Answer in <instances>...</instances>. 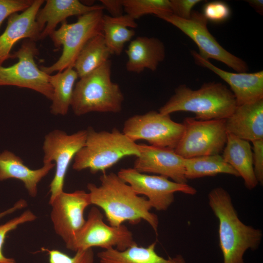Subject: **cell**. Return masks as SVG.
<instances>
[{
    "mask_svg": "<svg viewBox=\"0 0 263 263\" xmlns=\"http://www.w3.org/2000/svg\"><path fill=\"white\" fill-rule=\"evenodd\" d=\"M100 185L88 183L87 186L91 204L104 211L110 225L119 226L128 221L135 225L147 222L157 235L158 216L145 197L140 196L117 174L105 172L99 178Z\"/></svg>",
    "mask_w": 263,
    "mask_h": 263,
    "instance_id": "6da1fadb",
    "label": "cell"
},
{
    "mask_svg": "<svg viewBox=\"0 0 263 263\" xmlns=\"http://www.w3.org/2000/svg\"><path fill=\"white\" fill-rule=\"evenodd\" d=\"M208 199L209 207L218 220L223 263H244L245 252L259 247L263 236L262 230L241 221L230 194L224 188L219 187L211 189Z\"/></svg>",
    "mask_w": 263,
    "mask_h": 263,
    "instance_id": "7a4b0ae2",
    "label": "cell"
},
{
    "mask_svg": "<svg viewBox=\"0 0 263 263\" xmlns=\"http://www.w3.org/2000/svg\"><path fill=\"white\" fill-rule=\"evenodd\" d=\"M236 106L231 90L220 82H211L204 83L196 90L184 84L179 86L159 112L165 114L181 111L191 112L200 120L225 119Z\"/></svg>",
    "mask_w": 263,
    "mask_h": 263,
    "instance_id": "3957f363",
    "label": "cell"
},
{
    "mask_svg": "<svg viewBox=\"0 0 263 263\" xmlns=\"http://www.w3.org/2000/svg\"><path fill=\"white\" fill-rule=\"evenodd\" d=\"M86 131L85 144L74 158L73 169L76 171L89 169L93 174L104 173L124 157L140 154V144L115 128L98 132L89 127Z\"/></svg>",
    "mask_w": 263,
    "mask_h": 263,
    "instance_id": "277c9868",
    "label": "cell"
},
{
    "mask_svg": "<svg viewBox=\"0 0 263 263\" xmlns=\"http://www.w3.org/2000/svg\"><path fill=\"white\" fill-rule=\"evenodd\" d=\"M111 66L109 59L76 83L71 105L75 115L121 111L124 95L119 85L112 80Z\"/></svg>",
    "mask_w": 263,
    "mask_h": 263,
    "instance_id": "5b68a950",
    "label": "cell"
},
{
    "mask_svg": "<svg viewBox=\"0 0 263 263\" xmlns=\"http://www.w3.org/2000/svg\"><path fill=\"white\" fill-rule=\"evenodd\" d=\"M98 9L78 17L72 23L66 21L49 37L54 46H62V52L58 59L49 66H41L40 68L51 75L55 72H61L68 67H73L78 54L94 37L102 34L103 10Z\"/></svg>",
    "mask_w": 263,
    "mask_h": 263,
    "instance_id": "8992f818",
    "label": "cell"
},
{
    "mask_svg": "<svg viewBox=\"0 0 263 263\" xmlns=\"http://www.w3.org/2000/svg\"><path fill=\"white\" fill-rule=\"evenodd\" d=\"M185 129L174 151L184 158L220 154L227 140L225 119L186 118Z\"/></svg>",
    "mask_w": 263,
    "mask_h": 263,
    "instance_id": "52a82bcc",
    "label": "cell"
},
{
    "mask_svg": "<svg viewBox=\"0 0 263 263\" xmlns=\"http://www.w3.org/2000/svg\"><path fill=\"white\" fill-rule=\"evenodd\" d=\"M172 24L189 37L197 45L201 56L223 62L238 73L245 72L246 62L226 51L217 42L207 27V20L202 13L193 10L189 19H181L171 13L156 16Z\"/></svg>",
    "mask_w": 263,
    "mask_h": 263,
    "instance_id": "ba28073f",
    "label": "cell"
},
{
    "mask_svg": "<svg viewBox=\"0 0 263 263\" xmlns=\"http://www.w3.org/2000/svg\"><path fill=\"white\" fill-rule=\"evenodd\" d=\"M38 53L35 41L24 40L19 49L12 53L11 58H18V62L8 67L0 66V86L30 89L51 100L53 90L50 75L39 68L35 61Z\"/></svg>",
    "mask_w": 263,
    "mask_h": 263,
    "instance_id": "9c48e42d",
    "label": "cell"
},
{
    "mask_svg": "<svg viewBox=\"0 0 263 263\" xmlns=\"http://www.w3.org/2000/svg\"><path fill=\"white\" fill-rule=\"evenodd\" d=\"M184 129L183 124L172 120L170 114L151 111L128 118L124 123L122 132L135 142L144 140L151 146L174 150Z\"/></svg>",
    "mask_w": 263,
    "mask_h": 263,
    "instance_id": "30bf717a",
    "label": "cell"
},
{
    "mask_svg": "<svg viewBox=\"0 0 263 263\" xmlns=\"http://www.w3.org/2000/svg\"><path fill=\"white\" fill-rule=\"evenodd\" d=\"M103 215L95 206L90 209L83 226L66 247L76 252L94 247L124 250L136 244L132 232L125 225L113 226L103 221Z\"/></svg>",
    "mask_w": 263,
    "mask_h": 263,
    "instance_id": "8fae6325",
    "label": "cell"
},
{
    "mask_svg": "<svg viewBox=\"0 0 263 263\" xmlns=\"http://www.w3.org/2000/svg\"><path fill=\"white\" fill-rule=\"evenodd\" d=\"M86 136V130L69 134L57 129L45 136L42 146L43 162L53 163L56 167L54 177L49 185V203L63 191L68 168L76 154L84 145Z\"/></svg>",
    "mask_w": 263,
    "mask_h": 263,
    "instance_id": "7c38bea8",
    "label": "cell"
},
{
    "mask_svg": "<svg viewBox=\"0 0 263 263\" xmlns=\"http://www.w3.org/2000/svg\"><path fill=\"white\" fill-rule=\"evenodd\" d=\"M117 174L138 195H145L151 207L158 211L168 210L174 201L175 192L191 195L197 193L188 184L176 183L161 175L141 173L133 168L121 169Z\"/></svg>",
    "mask_w": 263,
    "mask_h": 263,
    "instance_id": "4fadbf2b",
    "label": "cell"
},
{
    "mask_svg": "<svg viewBox=\"0 0 263 263\" xmlns=\"http://www.w3.org/2000/svg\"><path fill=\"white\" fill-rule=\"evenodd\" d=\"M49 203L52 207L50 216L55 231L66 246L85 224L84 211L91 205L89 193L83 190L63 191Z\"/></svg>",
    "mask_w": 263,
    "mask_h": 263,
    "instance_id": "5bb4252c",
    "label": "cell"
},
{
    "mask_svg": "<svg viewBox=\"0 0 263 263\" xmlns=\"http://www.w3.org/2000/svg\"><path fill=\"white\" fill-rule=\"evenodd\" d=\"M140 154L134 161L133 169L141 173L157 174L176 183L187 184L184 158L174 150L146 144H140Z\"/></svg>",
    "mask_w": 263,
    "mask_h": 263,
    "instance_id": "9a60e30c",
    "label": "cell"
},
{
    "mask_svg": "<svg viewBox=\"0 0 263 263\" xmlns=\"http://www.w3.org/2000/svg\"><path fill=\"white\" fill-rule=\"evenodd\" d=\"M44 1L34 0L32 4L22 13H14L8 18L7 26L0 35V66L11 58V50L20 40L27 38L35 42L39 40L40 32L36 16Z\"/></svg>",
    "mask_w": 263,
    "mask_h": 263,
    "instance_id": "2e32d148",
    "label": "cell"
},
{
    "mask_svg": "<svg viewBox=\"0 0 263 263\" xmlns=\"http://www.w3.org/2000/svg\"><path fill=\"white\" fill-rule=\"evenodd\" d=\"M191 54L197 63L212 71L229 85L237 105L263 99V71L252 73L229 72L214 65L196 51H192Z\"/></svg>",
    "mask_w": 263,
    "mask_h": 263,
    "instance_id": "e0dca14e",
    "label": "cell"
},
{
    "mask_svg": "<svg viewBox=\"0 0 263 263\" xmlns=\"http://www.w3.org/2000/svg\"><path fill=\"white\" fill-rule=\"evenodd\" d=\"M45 1V6L40 8L36 16V22L40 32L39 40L50 36L59 23L65 21L70 17H78L94 10L104 9L101 5H86L78 0Z\"/></svg>",
    "mask_w": 263,
    "mask_h": 263,
    "instance_id": "ac0fdd59",
    "label": "cell"
},
{
    "mask_svg": "<svg viewBox=\"0 0 263 263\" xmlns=\"http://www.w3.org/2000/svg\"><path fill=\"white\" fill-rule=\"evenodd\" d=\"M227 133L251 142L263 139V99L237 105L225 119Z\"/></svg>",
    "mask_w": 263,
    "mask_h": 263,
    "instance_id": "d6986e66",
    "label": "cell"
},
{
    "mask_svg": "<svg viewBox=\"0 0 263 263\" xmlns=\"http://www.w3.org/2000/svg\"><path fill=\"white\" fill-rule=\"evenodd\" d=\"M55 167L53 163H43L41 168L32 169L13 152L4 150L0 153V181L15 179L21 181L29 195L35 197L41 180Z\"/></svg>",
    "mask_w": 263,
    "mask_h": 263,
    "instance_id": "ffe728a7",
    "label": "cell"
},
{
    "mask_svg": "<svg viewBox=\"0 0 263 263\" xmlns=\"http://www.w3.org/2000/svg\"><path fill=\"white\" fill-rule=\"evenodd\" d=\"M127 71L139 74L145 69L155 71L165 57L163 42L155 37H137L126 50Z\"/></svg>",
    "mask_w": 263,
    "mask_h": 263,
    "instance_id": "44dd1931",
    "label": "cell"
},
{
    "mask_svg": "<svg viewBox=\"0 0 263 263\" xmlns=\"http://www.w3.org/2000/svg\"><path fill=\"white\" fill-rule=\"evenodd\" d=\"M222 152L224 160L243 178L245 187L249 190L255 188L259 183L254 173L252 150L249 141L227 133Z\"/></svg>",
    "mask_w": 263,
    "mask_h": 263,
    "instance_id": "7402d4cb",
    "label": "cell"
},
{
    "mask_svg": "<svg viewBox=\"0 0 263 263\" xmlns=\"http://www.w3.org/2000/svg\"><path fill=\"white\" fill-rule=\"evenodd\" d=\"M156 245L154 242L147 247L136 244L124 250L111 248L99 252L97 256L99 263H186L180 254L168 258L159 255Z\"/></svg>",
    "mask_w": 263,
    "mask_h": 263,
    "instance_id": "603a6c76",
    "label": "cell"
},
{
    "mask_svg": "<svg viewBox=\"0 0 263 263\" xmlns=\"http://www.w3.org/2000/svg\"><path fill=\"white\" fill-rule=\"evenodd\" d=\"M135 20L127 14L113 17L104 15L102 32L104 40L111 55H120L124 45L135 35Z\"/></svg>",
    "mask_w": 263,
    "mask_h": 263,
    "instance_id": "cb8c5ba5",
    "label": "cell"
},
{
    "mask_svg": "<svg viewBox=\"0 0 263 263\" xmlns=\"http://www.w3.org/2000/svg\"><path fill=\"white\" fill-rule=\"evenodd\" d=\"M78 77L73 67H68L54 75L49 81L53 88L50 112L55 115H66L71 107L75 83Z\"/></svg>",
    "mask_w": 263,
    "mask_h": 263,
    "instance_id": "d4e9b609",
    "label": "cell"
},
{
    "mask_svg": "<svg viewBox=\"0 0 263 263\" xmlns=\"http://www.w3.org/2000/svg\"><path fill=\"white\" fill-rule=\"evenodd\" d=\"M187 180L224 173L239 177L238 173L220 154L184 158Z\"/></svg>",
    "mask_w": 263,
    "mask_h": 263,
    "instance_id": "484cf974",
    "label": "cell"
},
{
    "mask_svg": "<svg viewBox=\"0 0 263 263\" xmlns=\"http://www.w3.org/2000/svg\"><path fill=\"white\" fill-rule=\"evenodd\" d=\"M111 55L103 33L99 34L90 39L83 48L73 68L80 78L102 66L109 60Z\"/></svg>",
    "mask_w": 263,
    "mask_h": 263,
    "instance_id": "4316f807",
    "label": "cell"
},
{
    "mask_svg": "<svg viewBox=\"0 0 263 263\" xmlns=\"http://www.w3.org/2000/svg\"><path fill=\"white\" fill-rule=\"evenodd\" d=\"M124 11L134 19L148 14L172 13L169 0H123Z\"/></svg>",
    "mask_w": 263,
    "mask_h": 263,
    "instance_id": "83f0119b",
    "label": "cell"
},
{
    "mask_svg": "<svg viewBox=\"0 0 263 263\" xmlns=\"http://www.w3.org/2000/svg\"><path fill=\"white\" fill-rule=\"evenodd\" d=\"M37 216L30 210L24 211L19 216L0 225V263H16L12 258L6 257L3 253V246L7 234L24 223L35 221Z\"/></svg>",
    "mask_w": 263,
    "mask_h": 263,
    "instance_id": "f1b7e54d",
    "label": "cell"
},
{
    "mask_svg": "<svg viewBox=\"0 0 263 263\" xmlns=\"http://www.w3.org/2000/svg\"><path fill=\"white\" fill-rule=\"evenodd\" d=\"M42 249L47 252L49 263H94V254L92 248L78 250L72 257L57 249Z\"/></svg>",
    "mask_w": 263,
    "mask_h": 263,
    "instance_id": "f546056e",
    "label": "cell"
},
{
    "mask_svg": "<svg viewBox=\"0 0 263 263\" xmlns=\"http://www.w3.org/2000/svg\"><path fill=\"white\" fill-rule=\"evenodd\" d=\"M231 14L229 6L221 1H214L206 3L203 8V15L207 20L215 22L226 20Z\"/></svg>",
    "mask_w": 263,
    "mask_h": 263,
    "instance_id": "4dcf8cb0",
    "label": "cell"
},
{
    "mask_svg": "<svg viewBox=\"0 0 263 263\" xmlns=\"http://www.w3.org/2000/svg\"><path fill=\"white\" fill-rule=\"evenodd\" d=\"M34 0H0V28L4 19L14 13L24 11Z\"/></svg>",
    "mask_w": 263,
    "mask_h": 263,
    "instance_id": "1f68e13d",
    "label": "cell"
},
{
    "mask_svg": "<svg viewBox=\"0 0 263 263\" xmlns=\"http://www.w3.org/2000/svg\"><path fill=\"white\" fill-rule=\"evenodd\" d=\"M201 1V0H170L172 13L181 19H189L192 8Z\"/></svg>",
    "mask_w": 263,
    "mask_h": 263,
    "instance_id": "d6a6232c",
    "label": "cell"
},
{
    "mask_svg": "<svg viewBox=\"0 0 263 263\" xmlns=\"http://www.w3.org/2000/svg\"><path fill=\"white\" fill-rule=\"evenodd\" d=\"M254 173L260 185L263 183V139L252 142Z\"/></svg>",
    "mask_w": 263,
    "mask_h": 263,
    "instance_id": "836d02e7",
    "label": "cell"
},
{
    "mask_svg": "<svg viewBox=\"0 0 263 263\" xmlns=\"http://www.w3.org/2000/svg\"><path fill=\"white\" fill-rule=\"evenodd\" d=\"M101 5L113 17L123 15L124 11L123 0H100Z\"/></svg>",
    "mask_w": 263,
    "mask_h": 263,
    "instance_id": "e575fe53",
    "label": "cell"
},
{
    "mask_svg": "<svg viewBox=\"0 0 263 263\" xmlns=\"http://www.w3.org/2000/svg\"><path fill=\"white\" fill-rule=\"evenodd\" d=\"M27 206V202L24 199H20L13 207L0 213V218L11 214L17 210L24 208Z\"/></svg>",
    "mask_w": 263,
    "mask_h": 263,
    "instance_id": "d590c367",
    "label": "cell"
},
{
    "mask_svg": "<svg viewBox=\"0 0 263 263\" xmlns=\"http://www.w3.org/2000/svg\"><path fill=\"white\" fill-rule=\"evenodd\" d=\"M246 1L257 12L260 14H263V1L262 0H248Z\"/></svg>",
    "mask_w": 263,
    "mask_h": 263,
    "instance_id": "8d00e7d4",
    "label": "cell"
}]
</instances>
